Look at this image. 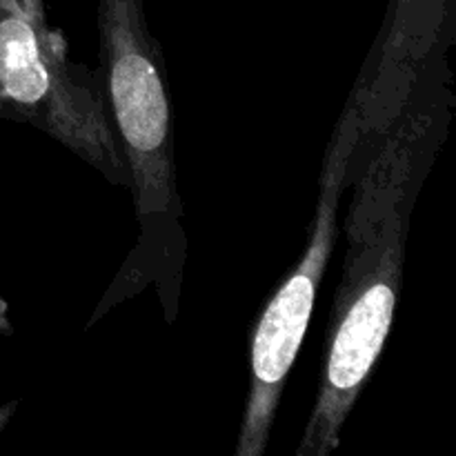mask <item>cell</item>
<instances>
[{
	"label": "cell",
	"instance_id": "1",
	"mask_svg": "<svg viewBox=\"0 0 456 456\" xmlns=\"http://www.w3.org/2000/svg\"><path fill=\"white\" fill-rule=\"evenodd\" d=\"M419 134L401 127L361 174L347 214V254L328 330L323 377L297 456L337 450L341 430L390 337L403 283Z\"/></svg>",
	"mask_w": 456,
	"mask_h": 456
},
{
	"label": "cell",
	"instance_id": "2",
	"mask_svg": "<svg viewBox=\"0 0 456 456\" xmlns=\"http://www.w3.org/2000/svg\"><path fill=\"white\" fill-rule=\"evenodd\" d=\"M101 85L129 172L138 243L107 301L154 285L165 316L178 310L187 239L174 163V116L163 53L150 34L142 0H98Z\"/></svg>",
	"mask_w": 456,
	"mask_h": 456
},
{
	"label": "cell",
	"instance_id": "3",
	"mask_svg": "<svg viewBox=\"0 0 456 456\" xmlns=\"http://www.w3.org/2000/svg\"><path fill=\"white\" fill-rule=\"evenodd\" d=\"M0 118L34 125L129 190L101 76L67 58L43 0H0Z\"/></svg>",
	"mask_w": 456,
	"mask_h": 456
},
{
	"label": "cell",
	"instance_id": "4",
	"mask_svg": "<svg viewBox=\"0 0 456 456\" xmlns=\"http://www.w3.org/2000/svg\"><path fill=\"white\" fill-rule=\"evenodd\" d=\"M359 89L337 123L319 178V203L301 261L276 289L252 334V381L240 423L236 456H261L270 441L285 381L310 325L319 285L337 243V216L352 159L363 136Z\"/></svg>",
	"mask_w": 456,
	"mask_h": 456
},
{
	"label": "cell",
	"instance_id": "5",
	"mask_svg": "<svg viewBox=\"0 0 456 456\" xmlns=\"http://www.w3.org/2000/svg\"><path fill=\"white\" fill-rule=\"evenodd\" d=\"M13 412H16V403H7V405H3V408H0V432L4 430V426H7L9 423V419L13 417Z\"/></svg>",
	"mask_w": 456,
	"mask_h": 456
}]
</instances>
